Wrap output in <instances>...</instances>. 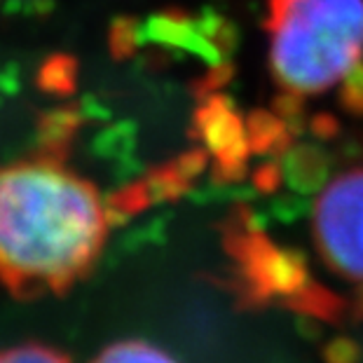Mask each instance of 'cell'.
Wrapping results in <instances>:
<instances>
[{
    "mask_svg": "<svg viewBox=\"0 0 363 363\" xmlns=\"http://www.w3.org/2000/svg\"><path fill=\"white\" fill-rule=\"evenodd\" d=\"M106 235L104 199L82 176L52 160L0 167V281L17 298L66 293Z\"/></svg>",
    "mask_w": 363,
    "mask_h": 363,
    "instance_id": "cell-1",
    "label": "cell"
},
{
    "mask_svg": "<svg viewBox=\"0 0 363 363\" xmlns=\"http://www.w3.org/2000/svg\"><path fill=\"white\" fill-rule=\"evenodd\" d=\"M269 64L293 94H321L363 57V0H269Z\"/></svg>",
    "mask_w": 363,
    "mask_h": 363,
    "instance_id": "cell-2",
    "label": "cell"
},
{
    "mask_svg": "<svg viewBox=\"0 0 363 363\" xmlns=\"http://www.w3.org/2000/svg\"><path fill=\"white\" fill-rule=\"evenodd\" d=\"M312 235L323 262L337 277L363 284V167L342 172L319 192Z\"/></svg>",
    "mask_w": 363,
    "mask_h": 363,
    "instance_id": "cell-3",
    "label": "cell"
},
{
    "mask_svg": "<svg viewBox=\"0 0 363 363\" xmlns=\"http://www.w3.org/2000/svg\"><path fill=\"white\" fill-rule=\"evenodd\" d=\"M91 363H176L167 352L157 350L141 340H127V342L111 345Z\"/></svg>",
    "mask_w": 363,
    "mask_h": 363,
    "instance_id": "cell-4",
    "label": "cell"
},
{
    "mask_svg": "<svg viewBox=\"0 0 363 363\" xmlns=\"http://www.w3.org/2000/svg\"><path fill=\"white\" fill-rule=\"evenodd\" d=\"M0 363H71L66 354L48 345L26 342L0 352Z\"/></svg>",
    "mask_w": 363,
    "mask_h": 363,
    "instance_id": "cell-5",
    "label": "cell"
}]
</instances>
